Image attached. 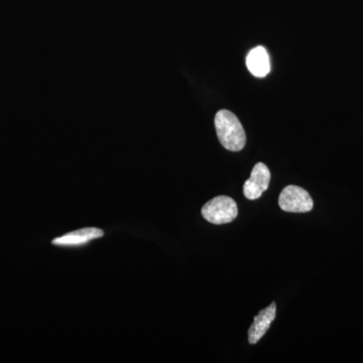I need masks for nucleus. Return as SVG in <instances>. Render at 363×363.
Wrapping results in <instances>:
<instances>
[{
  "instance_id": "nucleus-1",
  "label": "nucleus",
  "mask_w": 363,
  "mask_h": 363,
  "mask_svg": "<svg viewBox=\"0 0 363 363\" xmlns=\"http://www.w3.org/2000/svg\"><path fill=\"white\" fill-rule=\"evenodd\" d=\"M214 123L219 142L223 147L230 152H240L245 147L247 135L235 114L222 109L215 116Z\"/></svg>"
},
{
  "instance_id": "nucleus-2",
  "label": "nucleus",
  "mask_w": 363,
  "mask_h": 363,
  "mask_svg": "<svg viewBox=\"0 0 363 363\" xmlns=\"http://www.w3.org/2000/svg\"><path fill=\"white\" fill-rule=\"evenodd\" d=\"M201 213L210 223L216 225L230 223L238 217V204L228 196H217L202 207Z\"/></svg>"
},
{
  "instance_id": "nucleus-3",
  "label": "nucleus",
  "mask_w": 363,
  "mask_h": 363,
  "mask_svg": "<svg viewBox=\"0 0 363 363\" xmlns=\"http://www.w3.org/2000/svg\"><path fill=\"white\" fill-rule=\"evenodd\" d=\"M279 205L281 210L292 213H306L314 207L311 196L298 186H286L279 197Z\"/></svg>"
},
{
  "instance_id": "nucleus-4",
  "label": "nucleus",
  "mask_w": 363,
  "mask_h": 363,
  "mask_svg": "<svg viewBox=\"0 0 363 363\" xmlns=\"http://www.w3.org/2000/svg\"><path fill=\"white\" fill-rule=\"evenodd\" d=\"M271 172L264 162H257L253 167L250 178L243 185V194L248 200H257L269 188Z\"/></svg>"
},
{
  "instance_id": "nucleus-5",
  "label": "nucleus",
  "mask_w": 363,
  "mask_h": 363,
  "mask_svg": "<svg viewBox=\"0 0 363 363\" xmlns=\"http://www.w3.org/2000/svg\"><path fill=\"white\" fill-rule=\"evenodd\" d=\"M277 314L276 303H272L266 309L262 310L259 315L255 317L253 323L248 329V342L257 344L264 334L269 330Z\"/></svg>"
},
{
  "instance_id": "nucleus-6",
  "label": "nucleus",
  "mask_w": 363,
  "mask_h": 363,
  "mask_svg": "<svg viewBox=\"0 0 363 363\" xmlns=\"http://www.w3.org/2000/svg\"><path fill=\"white\" fill-rule=\"evenodd\" d=\"M104 235V231L94 227H88V228L79 229V230L69 233L61 238H55L52 240V245H59V247H79L90 242L91 240H97Z\"/></svg>"
},
{
  "instance_id": "nucleus-7",
  "label": "nucleus",
  "mask_w": 363,
  "mask_h": 363,
  "mask_svg": "<svg viewBox=\"0 0 363 363\" xmlns=\"http://www.w3.org/2000/svg\"><path fill=\"white\" fill-rule=\"evenodd\" d=\"M247 66L248 71L255 77L264 78L271 71L269 57L264 47H257L248 52L247 57Z\"/></svg>"
}]
</instances>
